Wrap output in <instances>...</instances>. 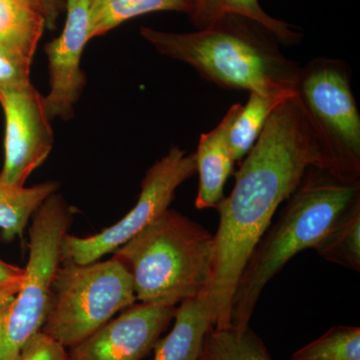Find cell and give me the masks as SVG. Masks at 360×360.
<instances>
[{"instance_id":"obj_1","label":"cell","mask_w":360,"mask_h":360,"mask_svg":"<svg viewBox=\"0 0 360 360\" xmlns=\"http://www.w3.org/2000/svg\"><path fill=\"white\" fill-rule=\"evenodd\" d=\"M310 165L331 170L321 135L296 92L270 115L236 174L231 193L217 207L214 271L206 291L215 328L231 326L232 296L251 251Z\"/></svg>"},{"instance_id":"obj_20","label":"cell","mask_w":360,"mask_h":360,"mask_svg":"<svg viewBox=\"0 0 360 360\" xmlns=\"http://www.w3.org/2000/svg\"><path fill=\"white\" fill-rule=\"evenodd\" d=\"M200 360H272L269 350L250 328H215L206 333Z\"/></svg>"},{"instance_id":"obj_23","label":"cell","mask_w":360,"mask_h":360,"mask_svg":"<svg viewBox=\"0 0 360 360\" xmlns=\"http://www.w3.org/2000/svg\"><path fill=\"white\" fill-rule=\"evenodd\" d=\"M20 360H70L68 350L44 333H37L26 343Z\"/></svg>"},{"instance_id":"obj_22","label":"cell","mask_w":360,"mask_h":360,"mask_svg":"<svg viewBox=\"0 0 360 360\" xmlns=\"http://www.w3.org/2000/svg\"><path fill=\"white\" fill-rule=\"evenodd\" d=\"M30 65L32 63L0 45V92L30 84Z\"/></svg>"},{"instance_id":"obj_12","label":"cell","mask_w":360,"mask_h":360,"mask_svg":"<svg viewBox=\"0 0 360 360\" xmlns=\"http://www.w3.org/2000/svg\"><path fill=\"white\" fill-rule=\"evenodd\" d=\"M243 106L241 103L233 104L214 129L201 134L198 150L194 153L196 172L200 175L195 200L198 210L217 208L224 200L225 182L236 162L229 146V129Z\"/></svg>"},{"instance_id":"obj_11","label":"cell","mask_w":360,"mask_h":360,"mask_svg":"<svg viewBox=\"0 0 360 360\" xmlns=\"http://www.w3.org/2000/svg\"><path fill=\"white\" fill-rule=\"evenodd\" d=\"M66 20L60 35L45 46L49 68V91L44 96L51 120H68L86 82L82 58L89 41L90 0H65Z\"/></svg>"},{"instance_id":"obj_15","label":"cell","mask_w":360,"mask_h":360,"mask_svg":"<svg viewBox=\"0 0 360 360\" xmlns=\"http://www.w3.org/2000/svg\"><path fill=\"white\" fill-rule=\"evenodd\" d=\"M56 181L32 187L7 184L0 177V229L4 241L22 238L32 215L51 194L58 191Z\"/></svg>"},{"instance_id":"obj_7","label":"cell","mask_w":360,"mask_h":360,"mask_svg":"<svg viewBox=\"0 0 360 360\" xmlns=\"http://www.w3.org/2000/svg\"><path fill=\"white\" fill-rule=\"evenodd\" d=\"M350 82L347 63L319 58L300 68L296 92L321 135L331 172L360 181V115Z\"/></svg>"},{"instance_id":"obj_24","label":"cell","mask_w":360,"mask_h":360,"mask_svg":"<svg viewBox=\"0 0 360 360\" xmlns=\"http://www.w3.org/2000/svg\"><path fill=\"white\" fill-rule=\"evenodd\" d=\"M25 276V269L0 259V290L22 283Z\"/></svg>"},{"instance_id":"obj_3","label":"cell","mask_w":360,"mask_h":360,"mask_svg":"<svg viewBox=\"0 0 360 360\" xmlns=\"http://www.w3.org/2000/svg\"><path fill=\"white\" fill-rule=\"evenodd\" d=\"M360 181H348L328 168L310 165L257 241L232 296L231 326L245 328L264 286L300 251L314 248L331 224L357 198Z\"/></svg>"},{"instance_id":"obj_13","label":"cell","mask_w":360,"mask_h":360,"mask_svg":"<svg viewBox=\"0 0 360 360\" xmlns=\"http://www.w3.org/2000/svg\"><path fill=\"white\" fill-rule=\"evenodd\" d=\"M179 304L174 328L153 348V360H200L206 333L217 321L212 303L205 291Z\"/></svg>"},{"instance_id":"obj_25","label":"cell","mask_w":360,"mask_h":360,"mask_svg":"<svg viewBox=\"0 0 360 360\" xmlns=\"http://www.w3.org/2000/svg\"><path fill=\"white\" fill-rule=\"evenodd\" d=\"M22 283L13 284V285L8 286V288L0 290V307H4L6 303L11 302L15 297L18 290H20L21 285H22Z\"/></svg>"},{"instance_id":"obj_14","label":"cell","mask_w":360,"mask_h":360,"mask_svg":"<svg viewBox=\"0 0 360 360\" xmlns=\"http://www.w3.org/2000/svg\"><path fill=\"white\" fill-rule=\"evenodd\" d=\"M198 4V0H90L89 39L101 37L131 18L156 11H175L191 18Z\"/></svg>"},{"instance_id":"obj_9","label":"cell","mask_w":360,"mask_h":360,"mask_svg":"<svg viewBox=\"0 0 360 360\" xmlns=\"http://www.w3.org/2000/svg\"><path fill=\"white\" fill-rule=\"evenodd\" d=\"M6 116L4 163L0 177L25 186L28 177L46 160L53 146L51 118L44 96L32 84L0 92Z\"/></svg>"},{"instance_id":"obj_26","label":"cell","mask_w":360,"mask_h":360,"mask_svg":"<svg viewBox=\"0 0 360 360\" xmlns=\"http://www.w3.org/2000/svg\"><path fill=\"white\" fill-rule=\"evenodd\" d=\"M13 300L6 303L4 307H0V340H1L2 330H4V322H6L7 314H8L9 307H11V303Z\"/></svg>"},{"instance_id":"obj_16","label":"cell","mask_w":360,"mask_h":360,"mask_svg":"<svg viewBox=\"0 0 360 360\" xmlns=\"http://www.w3.org/2000/svg\"><path fill=\"white\" fill-rule=\"evenodd\" d=\"M46 22L32 7L0 0V45L32 63Z\"/></svg>"},{"instance_id":"obj_19","label":"cell","mask_w":360,"mask_h":360,"mask_svg":"<svg viewBox=\"0 0 360 360\" xmlns=\"http://www.w3.org/2000/svg\"><path fill=\"white\" fill-rule=\"evenodd\" d=\"M295 94L264 96L250 92L248 103L243 106V110L236 116L229 129V146L236 161L245 158L255 146L272 112L288 97Z\"/></svg>"},{"instance_id":"obj_17","label":"cell","mask_w":360,"mask_h":360,"mask_svg":"<svg viewBox=\"0 0 360 360\" xmlns=\"http://www.w3.org/2000/svg\"><path fill=\"white\" fill-rule=\"evenodd\" d=\"M225 13H234L255 21L271 32L281 44H297L302 34L285 21L265 13L258 0H198L191 20L198 30L212 25Z\"/></svg>"},{"instance_id":"obj_6","label":"cell","mask_w":360,"mask_h":360,"mask_svg":"<svg viewBox=\"0 0 360 360\" xmlns=\"http://www.w3.org/2000/svg\"><path fill=\"white\" fill-rule=\"evenodd\" d=\"M72 215L70 206L58 191L32 215L25 279L4 322L0 360H20L26 343L41 331L52 283L61 264V245L72 224Z\"/></svg>"},{"instance_id":"obj_10","label":"cell","mask_w":360,"mask_h":360,"mask_svg":"<svg viewBox=\"0 0 360 360\" xmlns=\"http://www.w3.org/2000/svg\"><path fill=\"white\" fill-rule=\"evenodd\" d=\"M175 307L134 304L75 347L70 360H141L174 321Z\"/></svg>"},{"instance_id":"obj_21","label":"cell","mask_w":360,"mask_h":360,"mask_svg":"<svg viewBox=\"0 0 360 360\" xmlns=\"http://www.w3.org/2000/svg\"><path fill=\"white\" fill-rule=\"evenodd\" d=\"M291 360H360V328L333 326L295 352Z\"/></svg>"},{"instance_id":"obj_5","label":"cell","mask_w":360,"mask_h":360,"mask_svg":"<svg viewBox=\"0 0 360 360\" xmlns=\"http://www.w3.org/2000/svg\"><path fill=\"white\" fill-rule=\"evenodd\" d=\"M136 302L131 274L115 255L86 264L61 262L41 333L68 349Z\"/></svg>"},{"instance_id":"obj_8","label":"cell","mask_w":360,"mask_h":360,"mask_svg":"<svg viewBox=\"0 0 360 360\" xmlns=\"http://www.w3.org/2000/svg\"><path fill=\"white\" fill-rule=\"evenodd\" d=\"M195 174V155L172 148L146 172L137 202L120 221L86 238L65 236L61 262L86 264L112 253L167 210L176 189Z\"/></svg>"},{"instance_id":"obj_2","label":"cell","mask_w":360,"mask_h":360,"mask_svg":"<svg viewBox=\"0 0 360 360\" xmlns=\"http://www.w3.org/2000/svg\"><path fill=\"white\" fill-rule=\"evenodd\" d=\"M149 44L167 58L193 66L207 82L264 96L295 94L300 68L281 53L264 26L234 13L193 32L141 27Z\"/></svg>"},{"instance_id":"obj_4","label":"cell","mask_w":360,"mask_h":360,"mask_svg":"<svg viewBox=\"0 0 360 360\" xmlns=\"http://www.w3.org/2000/svg\"><path fill=\"white\" fill-rule=\"evenodd\" d=\"M111 255L129 269L137 302L175 307L210 288L214 234L168 208Z\"/></svg>"},{"instance_id":"obj_18","label":"cell","mask_w":360,"mask_h":360,"mask_svg":"<svg viewBox=\"0 0 360 360\" xmlns=\"http://www.w3.org/2000/svg\"><path fill=\"white\" fill-rule=\"evenodd\" d=\"M314 250L328 262L360 271V198L341 213Z\"/></svg>"}]
</instances>
